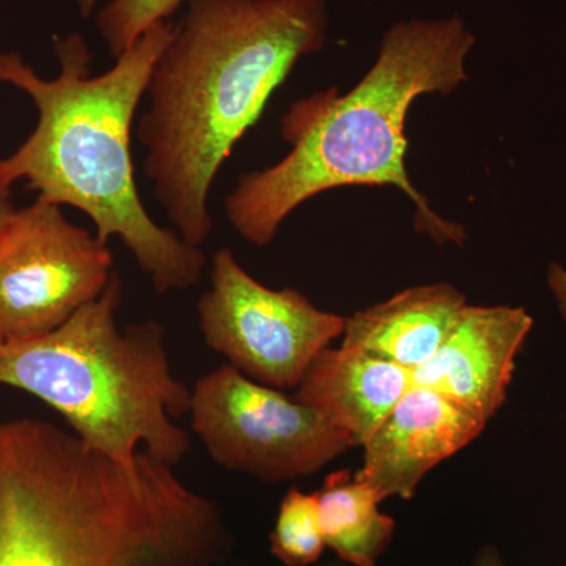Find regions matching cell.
I'll return each mask as SVG.
<instances>
[{"label":"cell","instance_id":"6da1fadb","mask_svg":"<svg viewBox=\"0 0 566 566\" xmlns=\"http://www.w3.org/2000/svg\"><path fill=\"white\" fill-rule=\"evenodd\" d=\"M221 509L142 450L126 468L36 419L0 422V566H216Z\"/></svg>","mask_w":566,"mask_h":566},{"label":"cell","instance_id":"7a4b0ae2","mask_svg":"<svg viewBox=\"0 0 566 566\" xmlns=\"http://www.w3.org/2000/svg\"><path fill=\"white\" fill-rule=\"evenodd\" d=\"M326 36V0H186L137 123L145 177L186 243L200 248L210 238L216 175Z\"/></svg>","mask_w":566,"mask_h":566},{"label":"cell","instance_id":"3957f363","mask_svg":"<svg viewBox=\"0 0 566 566\" xmlns=\"http://www.w3.org/2000/svg\"><path fill=\"white\" fill-rule=\"evenodd\" d=\"M174 29L170 21L153 25L96 76L77 33L55 44L61 71L54 80H43L17 52L0 54V84L24 92L39 111L35 132L0 161V188L10 193L28 180L39 197L77 208L99 240L126 245L159 293L192 289L207 264L202 249L153 221L134 180V117Z\"/></svg>","mask_w":566,"mask_h":566},{"label":"cell","instance_id":"277c9868","mask_svg":"<svg viewBox=\"0 0 566 566\" xmlns=\"http://www.w3.org/2000/svg\"><path fill=\"white\" fill-rule=\"evenodd\" d=\"M475 36L460 18L398 22L378 59L348 93L337 88L300 99L282 117L289 155L241 175L226 199L230 223L248 243L268 245L282 222L318 193L346 186H395L416 205V229L438 243L463 245L468 234L444 221L409 180L405 126L427 93L449 95L468 80Z\"/></svg>","mask_w":566,"mask_h":566},{"label":"cell","instance_id":"5b68a950","mask_svg":"<svg viewBox=\"0 0 566 566\" xmlns=\"http://www.w3.org/2000/svg\"><path fill=\"white\" fill-rule=\"evenodd\" d=\"M122 282L57 329L3 345L0 386L39 398L62 415L88 449L134 468L144 450L177 465L191 439L175 423L191 411L192 389L170 370L166 329L155 319L120 327Z\"/></svg>","mask_w":566,"mask_h":566},{"label":"cell","instance_id":"8992f818","mask_svg":"<svg viewBox=\"0 0 566 566\" xmlns=\"http://www.w3.org/2000/svg\"><path fill=\"white\" fill-rule=\"evenodd\" d=\"M189 416L212 461L264 483L314 475L357 447L315 406L260 385L229 364L197 379Z\"/></svg>","mask_w":566,"mask_h":566},{"label":"cell","instance_id":"52a82bcc","mask_svg":"<svg viewBox=\"0 0 566 566\" xmlns=\"http://www.w3.org/2000/svg\"><path fill=\"white\" fill-rule=\"evenodd\" d=\"M212 352L260 385L297 389L323 349L345 333L346 318L319 311L303 293L252 277L230 249L212 255L210 289L197 304Z\"/></svg>","mask_w":566,"mask_h":566},{"label":"cell","instance_id":"ba28073f","mask_svg":"<svg viewBox=\"0 0 566 566\" xmlns=\"http://www.w3.org/2000/svg\"><path fill=\"white\" fill-rule=\"evenodd\" d=\"M109 245L39 197L0 226V335L6 344L57 329L114 275Z\"/></svg>","mask_w":566,"mask_h":566},{"label":"cell","instance_id":"9c48e42d","mask_svg":"<svg viewBox=\"0 0 566 566\" xmlns=\"http://www.w3.org/2000/svg\"><path fill=\"white\" fill-rule=\"evenodd\" d=\"M534 319L524 307L465 305L441 348L412 371L427 387L490 422L505 405Z\"/></svg>","mask_w":566,"mask_h":566},{"label":"cell","instance_id":"30bf717a","mask_svg":"<svg viewBox=\"0 0 566 566\" xmlns=\"http://www.w3.org/2000/svg\"><path fill=\"white\" fill-rule=\"evenodd\" d=\"M485 427V420L444 395L412 386L364 442L356 475L382 501H409L428 472L472 444Z\"/></svg>","mask_w":566,"mask_h":566},{"label":"cell","instance_id":"8fae6325","mask_svg":"<svg viewBox=\"0 0 566 566\" xmlns=\"http://www.w3.org/2000/svg\"><path fill=\"white\" fill-rule=\"evenodd\" d=\"M465 305L450 283L412 286L346 318L342 346L415 371L441 348Z\"/></svg>","mask_w":566,"mask_h":566},{"label":"cell","instance_id":"7c38bea8","mask_svg":"<svg viewBox=\"0 0 566 566\" xmlns=\"http://www.w3.org/2000/svg\"><path fill=\"white\" fill-rule=\"evenodd\" d=\"M412 386V371L400 365L329 346L316 356L293 397L318 408L364 446Z\"/></svg>","mask_w":566,"mask_h":566},{"label":"cell","instance_id":"4fadbf2b","mask_svg":"<svg viewBox=\"0 0 566 566\" xmlns=\"http://www.w3.org/2000/svg\"><path fill=\"white\" fill-rule=\"evenodd\" d=\"M318 494L324 545L349 566H378L392 545L395 520L381 512V495L349 469L326 476Z\"/></svg>","mask_w":566,"mask_h":566},{"label":"cell","instance_id":"5bb4252c","mask_svg":"<svg viewBox=\"0 0 566 566\" xmlns=\"http://www.w3.org/2000/svg\"><path fill=\"white\" fill-rule=\"evenodd\" d=\"M271 553L286 566H314L324 553L318 494L292 486L283 495L270 536Z\"/></svg>","mask_w":566,"mask_h":566},{"label":"cell","instance_id":"9a60e30c","mask_svg":"<svg viewBox=\"0 0 566 566\" xmlns=\"http://www.w3.org/2000/svg\"><path fill=\"white\" fill-rule=\"evenodd\" d=\"M186 0H111L96 14V29L112 57H120L148 29L169 21Z\"/></svg>","mask_w":566,"mask_h":566},{"label":"cell","instance_id":"2e32d148","mask_svg":"<svg viewBox=\"0 0 566 566\" xmlns=\"http://www.w3.org/2000/svg\"><path fill=\"white\" fill-rule=\"evenodd\" d=\"M547 283L551 292L556 296L558 311L566 319V270L558 263H553L547 271Z\"/></svg>","mask_w":566,"mask_h":566},{"label":"cell","instance_id":"e0dca14e","mask_svg":"<svg viewBox=\"0 0 566 566\" xmlns=\"http://www.w3.org/2000/svg\"><path fill=\"white\" fill-rule=\"evenodd\" d=\"M469 566H505L504 557L501 551L494 545H485L480 547L475 554L474 560Z\"/></svg>","mask_w":566,"mask_h":566},{"label":"cell","instance_id":"ac0fdd59","mask_svg":"<svg viewBox=\"0 0 566 566\" xmlns=\"http://www.w3.org/2000/svg\"><path fill=\"white\" fill-rule=\"evenodd\" d=\"M11 211H13V207H11L9 200H0V226H2Z\"/></svg>","mask_w":566,"mask_h":566},{"label":"cell","instance_id":"d6986e66","mask_svg":"<svg viewBox=\"0 0 566 566\" xmlns=\"http://www.w3.org/2000/svg\"><path fill=\"white\" fill-rule=\"evenodd\" d=\"M96 3H98V0H80L82 14H84V17H88L93 9H95Z\"/></svg>","mask_w":566,"mask_h":566},{"label":"cell","instance_id":"ffe728a7","mask_svg":"<svg viewBox=\"0 0 566 566\" xmlns=\"http://www.w3.org/2000/svg\"><path fill=\"white\" fill-rule=\"evenodd\" d=\"M314 566H349L344 564V562H329V564H323V565H314Z\"/></svg>","mask_w":566,"mask_h":566},{"label":"cell","instance_id":"44dd1931","mask_svg":"<svg viewBox=\"0 0 566 566\" xmlns=\"http://www.w3.org/2000/svg\"><path fill=\"white\" fill-rule=\"evenodd\" d=\"M10 193L0 188V200H9Z\"/></svg>","mask_w":566,"mask_h":566},{"label":"cell","instance_id":"7402d4cb","mask_svg":"<svg viewBox=\"0 0 566 566\" xmlns=\"http://www.w3.org/2000/svg\"><path fill=\"white\" fill-rule=\"evenodd\" d=\"M3 345H6V340H3L2 335H0V352H2Z\"/></svg>","mask_w":566,"mask_h":566}]
</instances>
